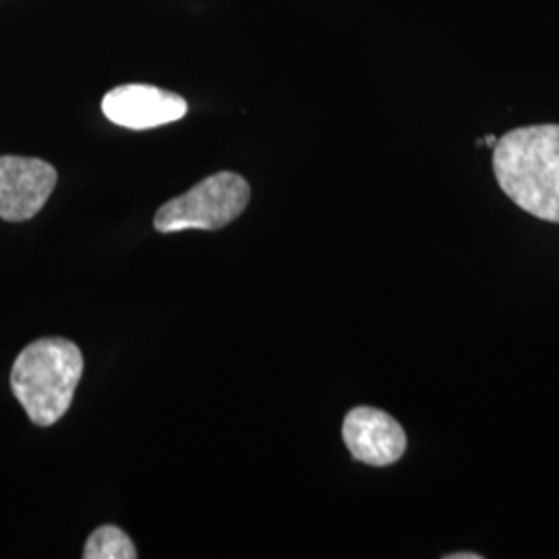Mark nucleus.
Here are the masks:
<instances>
[{"label": "nucleus", "instance_id": "obj_3", "mask_svg": "<svg viewBox=\"0 0 559 559\" xmlns=\"http://www.w3.org/2000/svg\"><path fill=\"white\" fill-rule=\"evenodd\" d=\"M251 198L249 182L222 170L198 182L191 191L164 203L154 228L164 235L182 230H218L237 221Z\"/></svg>", "mask_w": 559, "mask_h": 559}, {"label": "nucleus", "instance_id": "obj_7", "mask_svg": "<svg viewBox=\"0 0 559 559\" xmlns=\"http://www.w3.org/2000/svg\"><path fill=\"white\" fill-rule=\"evenodd\" d=\"M85 559H135L138 551L133 540L129 539L117 526H100L92 533L83 549Z\"/></svg>", "mask_w": 559, "mask_h": 559}, {"label": "nucleus", "instance_id": "obj_6", "mask_svg": "<svg viewBox=\"0 0 559 559\" xmlns=\"http://www.w3.org/2000/svg\"><path fill=\"white\" fill-rule=\"evenodd\" d=\"M342 440L353 459L378 468L396 464L408 445L399 420L373 406H357L344 417Z\"/></svg>", "mask_w": 559, "mask_h": 559}, {"label": "nucleus", "instance_id": "obj_4", "mask_svg": "<svg viewBox=\"0 0 559 559\" xmlns=\"http://www.w3.org/2000/svg\"><path fill=\"white\" fill-rule=\"evenodd\" d=\"M59 175L40 158L0 156V218L32 221L57 187Z\"/></svg>", "mask_w": 559, "mask_h": 559}, {"label": "nucleus", "instance_id": "obj_1", "mask_svg": "<svg viewBox=\"0 0 559 559\" xmlns=\"http://www.w3.org/2000/svg\"><path fill=\"white\" fill-rule=\"evenodd\" d=\"M493 175L506 198L520 210L559 224V124L508 131L493 145Z\"/></svg>", "mask_w": 559, "mask_h": 559}, {"label": "nucleus", "instance_id": "obj_5", "mask_svg": "<svg viewBox=\"0 0 559 559\" xmlns=\"http://www.w3.org/2000/svg\"><path fill=\"white\" fill-rule=\"evenodd\" d=\"M185 98L154 85L129 83L110 90L102 100L104 117L131 131L156 129L187 115Z\"/></svg>", "mask_w": 559, "mask_h": 559}, {"label": "nucleus", "instance_id": "obj_2", "mask_svg": "<svg viewBox=\"0 0 559 559\" xmlns=\"http://www.w3.org/2000/svg\"><path fill=\"white\" fill-rule=\"evenodd\" d=\"M81 373L83 357L71 340H36L15 360L11 390L29 419L50 427L69 411Z\"/></svg>", "mask_w": 559, "mask_h": 559}, {"label": "nucleus", "instance_id": "obj_9", "mask_svg": "<svg viewBox=\"0 0 559 559\" xmlns=\"http://www.w3.org/2000/svg\"><path fill=\"white\" fill-rule=\"evenodd\" d=\"M496 143H498V140L493 135H487L485 140L477 141V145H496Z\"/></svg>", "mask_w": 559, "mask_h": 559}, {"label": "nucleus", "instance_id": "obj_8", "mask_svg": "<svg viewBox=\"0 0 559 559\" xmlns=\"http://www.w3.org/2000/svg\"><path fill=\"white\" fill-rule=\"evenodd\" d=\"M443 559H483L477 551H459V554H448Z\"/></svg>", "mask_w": 559, "mask_h": 559}]
</instances>
